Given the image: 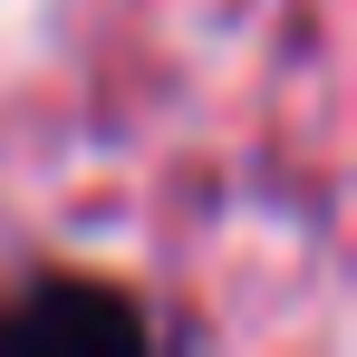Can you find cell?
<instances>
[{"label": "cell", "instance_id": "6da1fadb", "mask_svg": "<svg viewBox=\"0 0 357 357\" xmlns=\"http://www.w3.org/2000/svg\"><path fill=\"white\" fill-rule=\"evenodd\" d=\"M10 338L39 348V357H135L145 319H135L116 290H97V280H49V290L10 319Z\"/></svg>", "mask_w": 357, "mask_h": 357}]
</instances>
